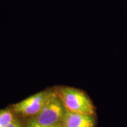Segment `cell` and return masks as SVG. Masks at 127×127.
Wrapping results in <instances>:
<instances>
[{
	"label": "cell",
	"instance_id": "7",
	"mask_svg": "<svg viewBox=\"0 0 127 127\" xmlns=\"http://www.w3.org/2000/svg\"><path fill=\"white\" fill-rule=\"evenodd\" d=\"M6 127H21V126L20 123L17 120H14L11 123L9 124V125H8Z\"/></svg>",
	"mask_w": 127,
	"mask_h": 127
},
{
	"label": "cell",
	"instance_id": "2",
	"mask_svg": "<svg viewBox=\"0 0 127 127\" xmlns=\"http://www.w3.org/2000/svg\"><path fill=\"white\" fill-rule=\"evenodd\" d=\"M65 109L57 93L52 91L42 109L30 121L42 125L62 124Z\"/></svg>",
	"mask_w": 127,
	"mask_h": 127
},
{
	"label": "cell",
	"instance_id": "1",
	"mask_svg": "<svg viewBox=\"0 0 127 127\" xmlns=\"http://www.w3.org/2000/svg\"><path fill=\"white\" fill-rule=\"evenodd\" d=\"M56 93L66 110L91 115L94 112L93 103L80 90L69 87H62Z\"/></svg>",
	"mask_w": 127,
	"mask_h": 127
},
{
	"label": "cell",
	"instance_id": "4",
	"mask_svg": "<svg viewBox=\"0 0 127 127\" xmlns=\"http://www.w3.org/2000/svg\"><path fill=\"white\" fill-rule=\"evenodd\" d=\"M62 124L64 127H94V119L91 115L66 110Z\"/></svg>",
	"mask_w": 127,
	"mask_h": 127
},
{
	"label": "cell",
	"instance_id": "3",
	"mask_svg": "<svg viewBox=\"0 0 127 127\" xmlns=\"http://www.w3.org/2000/svg\"><path fill=\"white\" fill-rule=\"evenodd\" d=\"M52 91H42L13 105L14 112L25 116H34L42 109Z\"/></svg>",
	"mask_w": 127,
	"mask_h": 127
},
{
	"label": "cell",
	"instance_id": "6",
	"mask_svg": "<svg viewBox=\"0 0 127 127\" xmlns=\"http://www.w3.org/2000/svg\"><path fill=\"white\" fill-rule=\"evenodd\" d=\"M27 127H64L63 124L55 125H39L37 124L30 121Z\"/></svg>",
	"mask_w": 127,
	"mask_h": 127
},
{
	"label": "cell",
	"instance_id": "5",
	"mask_svg": "<svg viewBox=\"0 0 127 127\" xmlns=\"http://www.w3.org/2000/svg\"><path fill=\"white\" fill-rule=\"evenodd\" d=\"M14 120L13 114L9 109L0 111V127H6Z\"/></svg>",
	"mask_w": 127,
	"mask_h": 127
}]
</instances>
